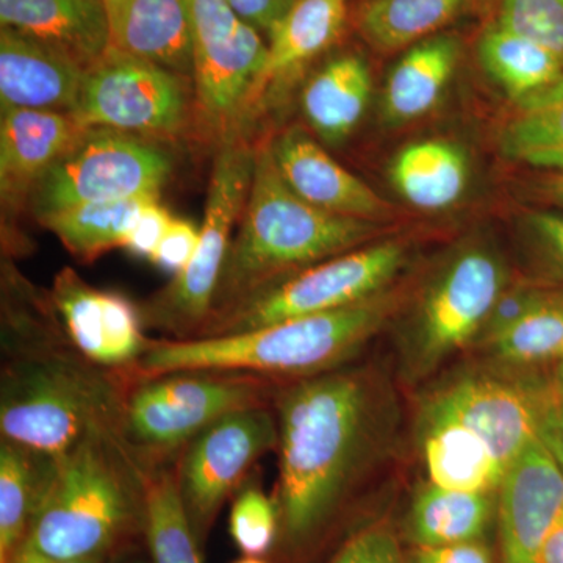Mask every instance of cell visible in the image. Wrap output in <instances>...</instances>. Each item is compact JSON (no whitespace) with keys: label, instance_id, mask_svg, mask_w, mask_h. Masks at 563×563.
I'll list each match as a JSON object with an SVG mask.
<instances>
[{"label":"cell","instance_id":"5bb4252c","mask_svg":"<svg viewBox=\"0 0 563 563\" xmlns=\"http://www.w3.org/2000/svg\"><path fill=\"white\" fill-rule=\"evenodd\" d=\"M418 409L461 422L490 446L506 470L536 439L528 372L484 358L432 383Z\"/></svg>","mask_w":563,"mask_h":563},{"label":"cell","instance_id":"bcb514c9","mask_svg":"<svg viewBox=\"0 0 563 563\" xmlns=\"http://www.w3.org/2000/svg\"><path fill=\"white\" fill-rule=\"evenodd\" d=\"M107 558L73 559V561H63V559L49 558L33 550L29 544H22L18 553L14 554L11 563H103Z\"/></svg>","mask_w":563,"mask_h":563},{"label":"cell","instance_id":"d6986e66","mask_svg":"<svg viewBox=\"0 0 563 563\" xmlns=\"http://www.w3.org/2000/svg\"><path fill=\"white\" fill-rule=\"evenodd\" d=\"M69 113L54 110H2L0 120V191L3 202H27L32 188L79 139Z\"/></svg>","mask_w":563,"mask_h":563},{"label":"cell","instance_id":"7c38bea8","mask_svg":"<svg viewBox=\"0 0 563 563\" xmlns=\"http://www.w3.org/2000/svg\"><path fill=\"white\" fill-rule=\"evenodd\" d=\"M190 109L185 77L109 47L87 69L70 117L84 129L169 136L184 129Z\"/></svg>","mask_w":563,"mask_h":563},{"label":"cell","instance_id":"e0dca14e","mask_svg":"<svg viewBox=\"0 0 563 563\" xmlns=\"http://www.w3.org/2000/svg\"><path fill=\"white\" fill-rule=\"evenodd\" d=\"M269 146L280 176L303 201L329 213L377 224L391 217V206L383 196L333 161L302 129H288Z\"/></svg>","mask_w":563,"mask_h":563},{"label":"cell","instance_id":"484cf974","mask_svg":"<svg viewBox=\"0 0 563 563\" xmlns=\"http://www.w3.org/2000/svg\"><path fill=\"white\" fill-rule=\"evenodd\" d=\"M346 11L347 0H296L269 31L268 55L255 96L269 81L291 73L328 49L342 32Z\"/></svg>","mask_w":563,"mask_h":563},{"label":"cell","instance_id":"60d3db41","mask_svg":"<svg viewBox=\"0 0 563 563\" xmlns=\"http://www.w3.org/2000/svg\"><path fill=\"white\" fill-rule=\"evenodd\" d=\"M173 220L169 211L158 203V199H152L133 222L124 250L139 257L151 258Z\"/></svg>","mask_w":563,"mask_h":563},{"label":"cell","instance_id":"8992f818","mask_svg":"<svg viewBox=\"0 0 563 563\" xmlns=\"http://www.w3.org/2000/svg\"><path fill=\"white\" fill-rule=\"evenodd\" d=\"M507 285L506 263L487 244H468L448 257L396 333L399 379L428 383L451 358L474 347Z\"/></svg>","mask_w":563,"mask_h":563},{"label":"cell","instance_id":"f907efd6","mask_svg":"<svg viewBox=\"0 0 563 563\" xmlns=\"http://www.w3.org/2000/svg\"><path fill=\"white\" fill-rule=\"evenodd\" d=\"M553 369L555 373L559 374V376L562 377L563 379V361L562 362H559L558 365L553 366Z\"/></svg>","mask_w":563,"mask_h":563},{"label":"cell","instance_id":"7dc6e473","mask_svg":"<svg viewBox=\"0 0 563 563\" xmlns=\"http://www.w3.org/2000/svg\"><path fill=\"white\" fill-rule=\"evenodd\" d=\"M548 187H550V191L553 192L554 198L563 203V173L554 176Z\"/></svg>","mask_w":563,"mask_h":563},{"label":"cell","instance_id":"f1b7e54d","mask_svg":"<svg viewBox=\"0 0 563 563\" xmlns=\"http://www.w3.org/2000/svg\"><path fill=\"white\" fill-rule=\"evenodd\" d=\"M479 60L507 95L521 103L563 80V62L554 52L498 24L481 38Z\"/></svg>","mask_w":563,"mask_h":563},{"label":"cell","instance_id":"3957f363","mask_svg":"<svg viewBox=\"0 0 563 563\" xmlns=\"http://www.w3.org/2000/svg\"><path fill=\"white\" fill-rule=\"evenodd\" d=\"M151 468L118 429L90 433L54 459L22 544L63 561L107 558L136 526L144 529Z\"/></svg>","mask_w":563,"mask_h":563},{"label":"cell","instance_id":"f546056e","mask_svg":"<svg viewBox=\"0 0 563 563\" xmlns=\"http://www.w3.org/2000/svg\"><path fill=\"white\" fill-rule=\"evenodd\" d=\"M152 199L158 196L84 203L38 221L60 240L73 257L90 263L114 247H124L133 222Z\"/></svg>","mask_w":563,"mask_h":563},{"label":"cell","instance_id":"b9f144b4","mask_svg":"<svg viewBox=\"0 0 563 563\" xmlns=\"http://www.w3.org/2000/svg\"><path fill=\"white\" fill-rule=\"evenodd\" d=\"M410 563H493L490 548L483 540L442 544V547H413Z\"/></svg>","mask_w":563,"mask_h":563},{"label":"cell","instance_id":"44dd1931","mask_svg":"<svg viewBox=\"0 0 563 563\" xmlns=\"http://www.w3.org/2000/svg\"><path fill=\"white\" fill-rule=\"evenodd\" d=\"M110 47L192 76L195 51L187 0H124L109 14Z\"/></svg>","mask_w":563,"mask_h":563},{"label":"cell","instance_id":"816d5d0a","mask_svg":"<svg viewBox=\"0 0 563 563\" xmlns=\"http://www.w3.org/2000/svg\"><path fill=\"white\" fill-rule=\"evenodd\" d=\"M133 563H146V562H133Z\"/></svg>","mask_w":563,"mask_h":563},{"label":"cell","instance_id":"d4e9b609","mask_svg":"<svg viewBox=\"0 0 563 563\" xmlns=\"http://www.w3.org/2000/svg\"><path fill=\"white\" fill-rule=\"evenodd\" d=\"M390 176L406 201L421 210L454 206L468 185V161L461 147L443 140H424L404 147L391 163Z\"/></svg>","mask_w":563,"mask_h":563},{"label":"cell","instance_id":"2e32d148","mask_svg":"<svg viewBox=\"0 0 563 563\" xmlns=\"http://www.w3.org/2000/svg\"><path fill=\"white\" fill-rule=\"evenodd\" d=\"M563 509V470L533 439L507 468L496 495L501 563H540Z\"/></svg>","mask_w":563,"mask_h":563},{"label":"cell","instance_id":"8d00e7d4","mask_svg":"<svg viewBox=\"0 0 563 563\" xmlns=\"http://www.w3.org/2000/svg\"><path fill=\"white\" fill-rule=\"evenodd\" d=\"M536 439L563 470V379L554 369H526Z\"/></svg>","mask_w":563,"mask_h":563},{"label":"cell","instance_id":"7402d4cb","mask_svg":"<svg viewBox=\"0 0 563 563\" xmlns=\"http://www.w3.org/2000/svg\"><path fill=\"white\" fill-rule=\"evenodd\" d=\"M0 22L91 66L110 47L102 0H0Z\"/></svg>","mask_w":563,"mask_h":563},{"label":"cell","instance_id":"d590c367","mask_svg":"<svg viewBox=\"0 0 563 563\" xmlns=\"http://www.w3.org/2000/svg\"><path fill=\"white\" fill-rule=\"evenodd\" d=\"M498 25L537 41L563 62V0H501Z\"/></svg>","mask_w":563,"mask_h":563},{"label":"cell","instance_id":"ee69618b","mask_svg":"<svg viewBox=\"0 0 563 563\" xmlns=\"http://www.w3.org/2000/svg\"><path fill=\"white\" fill-rule=\"evenodd\" d=\"M533 236L548 261L563 273V217L554 213H533L529 220Z\"/></svg>","mask_w":563,"mask_h":563},{"label":"cell","instance_id":"52a82bcc","mask_svg":"<svg viewBox=\"0 0 563 563\" xmlns=\"http://www.w3.org/2000/svg\"><path fill=\"white\" fill-rule=\"evenodd\" d=\"M121 432L147 466L173 462L221 418L273 406L279 380L221 369H181L129 379Z\"/></svg>","mask_w":563,"mask_h":563},{"label":"cell","instance_id":"6da1fadb","mask_svg":"<svg viewBox=\"0 0 563 563\" xmlns=\"http://www.w3.org/2000/svg\"><path fill=\"white\" fill-rule=\"evenodd\" d=\"M279 537L309 547L372 477L398 431L399 406L379 366L357 358L282 383L274 396Z\"/></svg>","mask_w":563,"mask_h":563},{"label":"cell","instance_id":"ba28073f","mask_svg":"<svg viewBox=\"0 0 563 563\" xmlns=\"http://www.w3.org/2000/svg\"><path fill=\"white\" fill-rule=\"evenodd\" d=\"M407 263L401 242L369 243L291 274L210 314L195 339L235 335L383 295Z\"/></svg>","mask_w":563,"mask_h":563},{"label":"cell","instance_id":"4dcf8cb0","mask_svg":"<svg viewBox=\"0 0 563 563\" xmlns=\"http://www.w3.org/2000/svg\"><path fill=\"white\" fill-rule=\"evenodd\" d=\"M477 351L484 361L506 368L558 365L563 361V290L553 288L531 312Z\"/></svg>","mask_w":563,"mask_h":563},{"label":"cell","instance_id":"9c48e42d","mask_svg":"<svg viewBox=\"0 0 563 563\" xmlns=\"http://www.w3.org/2000/svg\"><path fill=\"white\" fill-rule=\"evenodd\" d=\"M254 163L255 150L246 140L233 136L224 141L211 169L195 257L140 309L143 325L172 340H190L209 320L231 247L233 224L242 217L250 196Z\"/></svg>","mask_w":563,"mask_h":563},{"label":"cell","instance_id":"836d02e7","mask_svg":"<svg viewBox=\"0 0 563 563\" xmlns=\"http://www.w3.org/2000/svg\"><path fill=\"white\" fill-rule=\"evenodd\" d=\"M468 0H368L358 25L380 51L401 49L442 29Z\"/></svg>","mask_w":563,"mask_h":563},{"label":"cell","instance_id":"603a6c76","mask_svg":"<svg viewBox=\"0 0 563 563\" xmlns=\"http://www.w3.org/2000/svg\"><path fill=\"white\" fill-rule=\"evenodd\" d=\"M498 493L461 492L424 481L406 515V536L413 547L483 540L496 517Z\"/></svg>","mask_w":563,"mask_h":563},{"label":"cell","instance_id":"4fadbf2b","mask_svg":"<svg viewBox=\"0 0 563 563\" xmlns=\"http://www.w3.org/2000/svg\"><path fill=\"white\" fill-rule=\"evenodd\" d=\"M195 51L196 101L203 120L229 131L254 101L268 44L228 0H187Z\"/></svg>","mask_w":563,"mask_h":563},{"label":"cell","instance_id":"83f0119b","mask_svg":"<svg viewBox=\"0 0 563 563\" xmlns=\"http://www.w3.org/2000/svg\"><path fill=\"white\" fill-rule=\"evenodd\" d=\"M54 459L0 440V563H11L25 542Z\"/></svg>","mask_w":563,"mask_h":563},{"label":"cell","instance_id":"f6af8a7d","mask_svg":"<svg viewBox=\"0 0 563 563\" xmlns=\"http://www.w3.org/2000/svg\"><path fill=\"white\" fill-rule=\"evenodd\" d=\"M540 563H563V509L543 544Z\"/></svg>","mask_w":563,"mask_h":563},{"label":"cell","instance_id":"277c9868","mask_svg":"<svg viewBox=\"0 0 563 563\" xmlns=\"http://www.w3.org/2000/svg\"><path fill=\"white\" fill-rule=\"evenodd\" d=\"M379 233L377 222L329 213L299 198L265 144L255 150L250 196L222 268L213 312L288 274L365 246Z\"/></svg>","mask_w":563,"mask_h":563},{"label":"cell","instance_id":"c3c4849f","mask_svg":"<svg viewBox=\"0 0 563 563\" xmlns=\"http://www.w3.org/2000/svg\"><path fill=\"white\" fill-rule=\"evenodd\" d=\"M102 2L103 5H106L107 16H109L111 11L117 10L118 7H120L121 3L124 2V0H102Z\"/></svg>","mask_w":563,"mask_h":563},{"label":"cell","instance_id":"d6a6232c","mask_svg":"<svg viewBox=\"0 0 563 563\" xmlns=\"http://www.w3.org/2000/svg\"><path fill=\"white\" fill-rule=\"evenodd\" d=\"M510 161L563 173V80L539 98L521 103L499 135Z\"/></svg>","mask_w":563,"mask_h":563},{"label":"cell","instance_id":"4316f807","mask_svg":"<svg viewBox=\"0 0 563 563\" xmlns=\"http://www.w3.org/2000/svg\"><path fill=\"white\" fill-rule=\"evenodd\" d=\"M457 41L435 38L418 44L393 68L385 87V114L393 122L424 117L442 98L459 60Z\"/></svg>","mask_w":563,"mask_h":563},{"label":"cell","instance_id":"1f68e13d","mask_svg":"<svg viewBox=\"0 0 563 563\" xmlns=\"http://www.w3.org/2000/svg\"><path fill=\"white\" fill-rule=\"evenodd\" d=\"M143 531L154 563H201L198 539L177 492L173 462L151 468Z\"/></svg>","mask_w":563,"mask_h":563},{"label":"cell","instance_id":"ab89813d","mask_svg":"<svg viewBox=\"0 0 563 563\" xmlns=\"http://www.w3.org/2000/svg\"><path fill=\"white\" fill-rule=\"evenodd\" d=\"M199 236L201 229L196 228L190 221L173 220L150 261L163 272L177 276L195 257Z\"/></svg>","mask_w":563,"mask_h":563},{"label":"cell","instance_id":"e575fe53","mask_svg":"<svg viewBox=\"0 0 563 563\" xmlns=\"http://www.w3.org/2000/svg\"><path fill=\"white\" fill-rule=\"evenodd\" d=\"M279 509L258 485L242 488L233 501L229 532L244 555L262 558L279 539Z\"/></svg>","mask_w":563,"mask_h":563},{"label":"cell","instance_id":"cb8c5ba5","mask_svg":"<svg viewBox=\"0 0 563 563\" xmlns=\"http://www.w3.org/2000/svg\"><path fill=\"white\" fill-rule=\"evenodd\" d=\"M372 87V74L362 58L355 55L335 58L303 88V117L325 143H340L361 122Z\"/></svg>","mask_w":563,"mask_h":563},{"label":"cell","instance_id":"5b68a950","mask_svg":"<svg viewBox=\"0 0 563 563\" xmlns=\"http://www.w3.org/2000/svg\"><path fill=\"white\" fill-rule=\"evenodd\" d=\"M128 377L65 342L3 357L2 440L58 457L92 432L121 431Z\"/></svg>","mask_w":563,"mask_h":563},{"label":"cell","instance_id":"30bf717a","mask_svg":"<svg viewBox=\"0 0 563 563\" xmlns=\"http://www.w3.org/2000/svg\"><path fill=\"white\" fill-rule=\"evenodd\" d=\"M165 147L113 129H84L29 196L38 220L84 203L158 196L173 173Z\"/></svg>","mask_w":563,"mask_h":563},{"label":"cell","instance_id":"ac0fdd59","mask_svg":"<svg viewBox=\"0 0 563 563\" xmlns=\"http://www.w3.org/2000/svg\"><path fill=\"white\" fill-rule=\"evenodd\" d=\"M88 68L51 44L2 27L0 106L2 110H54L70 114L79 101Z\"/></svg>","mask_w":563,"mask_h":563},{"label":"cell","instance_id":"9a60e30c","mask_svg":"<svg viewBox=\"0 0 563 563\" xmlns=\"http://www.w3.org/2000/svg\"><path fill=\"white\" fill-rule=\"evenodd\" d=\"M51 298L69 342L95 365L128 369L146 351L140 309L124 296L91 287L66 266L55 274Z\"/></svg>","mask_w":563,"mask_h":563},{"label":"cell","instance_id":"74e56055","mask_svg":"<svg viewBox=\"0 0 563 563\" xmlns=\"http://www.w3.org/2000/svg\"><path fill=\"white\" fill-rule=\"evenodd\" d=\"M328 563H409L388 526L374 523L347 537Z\"/></svg>","mask_w":563,"mask_h":563},{"label":"cell","instance_id":"7a4b0ae2","mask_svg":"<svg viewBox=\"0 0 563 563\" xmlns=\"http://www.w3.org/2000/svg\"><path fill=\"white\" fill-rule=\"evenodd\" d=\"M395 296L383 292L368 301L307 314L214 339L147 342L129 379L181 369L242 372L288 383L339 368L361 355L396 310Z\"/></svg>","mask_w":563,"mask_h":563},{"label":"cell","instance_id":"681fc988","mask_svg":"<svg viewBox=\"0 0 563 563\" xmlns=\"http://www.w3.org/2000/svg\"><path fill=\"white\" fill-rule=\"evenodd\" d=\"M235 563H266L262 558H252V555H244L243 559L236 561Z\"/></svg>","mask_w":563,"mask_h":563},{"label":"cell","instance_id":"ffe728a7","mask_svg":"<svg viewBox=\"0 0 563 563\" xmlns=\"http://www.w3.org/2000/svg\"><path fill=\"white\" fill-rule=\"evenodd\" d=\"M415 435L426 481L453 490L498 493L506 466L461 422L418 409Z\"/></svg>","mask_w":563,"mask_h":563},{"label":"cell","instance_id":"7bdbcfd3","mask_svg":"<svg viewBox=\"0 0 563 563\" xmlns=\"http://www.w3.org/2000/svg\"><path fill=\"white\" fill-rule=\"evenodd\" d=\"M296 0H228L240 20L269 33L295 5Z\"/></svg>","mask_w":563,"mask_h":563},{"label":"cell","instance_id":"8fae6325","mask_svg":"<svg viewBox=\"0 0 563 563\" xmlns=\"http://www.w3.org/2000/svg\"><path fill=\"white\" fill-rule=\"evenodd\" d=\"M277 443L279 424L273 404L221 418L177 454L173 461L177 492L198 542L232 493L246 483L255 463L276 451Z\"/></svg>","mask_w":563,"mask_h":563},{"label":"cell","instance_id":"f35d334b","mask_svg":"<svg viewBox=\"0 0 563 563\" xmlns=\"http://www.w3.org/2000/svg\"><path fill=\"white\" fill-rule=\"evenodd\" d=\"M551 290L553 288L529 284V282L507 285L506 290L501 292L495 307H493L490 317L485 321L483 332H481L474 347L483 346V344L498 336L499 333L512 328L515 322L520 321L521 318L531 312L533 307L539 306Z\"/></svg>","mask_w":563,"mask_h":563}]
</instances>
